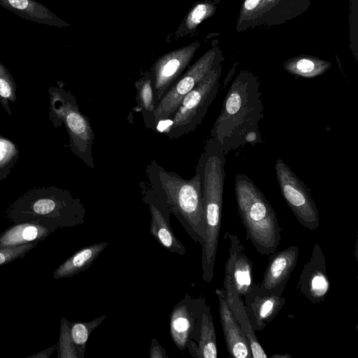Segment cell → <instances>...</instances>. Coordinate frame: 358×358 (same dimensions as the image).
Returning <instances> with one entry per match:
<instances>
[{"mask_svg": "<svg viewBox=\"0 0 358 358\" xmlns=\"http://www.w3.org/2000/svg\"><path fill=\"white\" fill-rule=\"evenodd\" d=\"M224 237L229 245L225 273L229 275L237 293L244 296L255 284L252 262L244 253V246L236 235L227 232Z\"/></svg>", "mask_w": 358, "mask_h": 358, "instance_id": "5bb4252c", "label": "cell"}, {"mask_svg": "<svg viewBox=\"0 0 358 358\" xmlns=\"http://www.w3.org/2000/svg\"><path fill=\"white\" fill-rule=\"evenodd\" d=\"M85 214L80 199L56 186L29 189L6 210V217L13 224L35 222L54 231L83 224Z\"/></svg>", "mask_w": 358, "mask_h": 358, "instance_id": "3957f363", "label": "cell"}, {"mask_svg": "<svg viewBox=\"0 0 358 358\" xmlns=\"http://www.w3.org/2000/svg\"><path fill=\"white\" fill-rule=\"evenodd\" d=\"M38 243L39 242L27 243L15 248H0V266L24 258Z\"/></svg>", "mask_w": 358, "mask_h": 358, "instance_id": "f1b7e54d", "label": "cell"}, {"mask_svg": "<svg viewBox=\"0 0 358 358\" xmlns=\"http://www.w3.org/2000/svg\"><path fill=\"white\" fill-rule=\"evenodd\" d=\"M187 348L194 358H217V341L210 306L205 308L201 320L190 334Z\"/></svg>", "mask_w": 358, "mask_h": 358, "instance_id": "e0dca14e", "label": "cell"}, {"mask_svg": "<svg viewBox=\"0 0 358 358\" xmlns=\"http://www.w3.org/2000/svg\"><path fill=\"white\" fill-rule=\"evenodd\" d=\"M234 187L238 211L248 238L259 254L275 253L281 240V227L275 210L248 176L236 174Z\"/></svg>", "mask_w": 358, "mask_h": 358, "instance_id": "277c9868", "label": "cell"}, {"mask_svg": "<svg viewBox=\"0 0 358 358\" xmlns=\"http://www.w3.org/2000/svg\"><path fill=\"white\" fill-rule=\"evenodd\" d=\"M270 357H271V358H273V357H274V358H280V357L287 358V357H290V355L275 354V355H271Z\"/></svg>", "mask_w": 358, "mask_h": 358, "instance_id": "d6a6232c", "label": "cell"}, {"mask_svg": "<svg viewBox=\"0 0 358 358\" xmlns=\"http://www.w3.org/2000/svg\"><path fill=\"white\" fill-rule=\"evenodd\" d=\"M220 63H221L220 51L217 48H213L186 69L158 102L154 113L156 125L162 121L169 120L182 98Z\"/></svg>", "mask_w": 358, "mask_h": 358, "instance_id": "ba28073f", "label": "cell"}, {"mask_svg": "<svg viewBox=\"0 0 358 358\" xmlns=\"http://www.w3.org/2000/svg\"><path fill=\"white\" fill-rule=\"evenodd\" d=\"M17 85L8 69L0 62V103L8 115L13 114L10 103L17 101Z\"/></svg>", "mask_w": 358, "mask_h": 358, "instance_id": "4316f807", "label": "cell"}, {"mask_svg": "<svg viewBox=\"0 0 358 358\" xmlns=\"http://www.w3.org/2000/svg\"><path fill=\"white\" fill-rule=\"evenodd\" d=\"M263 3L266 4L265 0H245L242 9V14L245 15H250Z\"/></svg>", "mask_w": 358, "mask_h": 358, "instance_id": "4dcf8cb0", "label": "cell"}, {"mask_svg": "<svg viewBox=\"0 0 358 358\" xmlns=\"http://www.w3.org/2000/svg\"><path fill=\"white\" fill-rule=\"evenodd\" d=\"M221 70L220 63L182 98L164 131L169 138H178L191 133L201 124L217 94Z\"/></svg>", "mask_w": 358, "mask_h": 358, "instance_id": "8992f818", "label": "cell"}, {"mask_svg": "<svg viewBox=\"0 0 358 358\" xmlns=\"http://www.w3.org/2000/svg\"><path fill=\"white\" fill-rule=\"evenodd\" d=\"M150 358H169L165 349L159 344L158 341L153 338L149 351Z\"/></svg>", "mask_w": 358, "mask_h": 358, "instance_id": "f546056e", "label": "cell"}, {"mask_svg": "<svg viewBox=\"0 0 358 358\" xmlns=\"http://www.w3.org/2000/svg\"><path fill=\"white\" fill-rule=\"evenodd\" d=\"M299 248L289 246L272 254L258 290L264 294L282 296L287 282L297 264Z\"/></svg>", "mask_w": 358, "mask_h": 358, "instance_id": "7c38bea8", "label": "cell"}, {"mask_svg": "<svg viewBox=\"0 0 358 358\" xmlns=\"http://www.w3.org/2000/svg\"><path fill=\"white\" fill-rule=\"evenodd\" d=\"M215 11V6L210 1H204L195 4L184 17L174 32L166 41L179 40L192 35L199 24L210 17Z\"/></svg>", "mask_w": 358, "mask_h": 358, "instance_id": "603a6c76", "label": "cell"}, {"mask_svg": "<svg viewBox=\"0 0 358 358\" xmlns=\"http://www.w3.org/2000/svg\"><path fill=\"white\" fill-rule=\"evenodd\" d=\"M224 290L227 303L248 339L252 358H266L267 355L252 328L242 296L237 293L227 273L224 278Z\"/></svg>", "mask_w": 358, "mask_h": 358, "instance_id": "ac0fdd59", "label": "cell"}, {"mask_svg": "<svg viewBox=\"0 0 358 358\" xmlns=\"http://www.w3.org/2000/svg\"><path fill=\"white\" fill-rule=\"evenodd\" d=\"M199 47L200 43L195 41L162 55L152 64L150 72L157 105L185 71Z\"/></svg>", "mask_w": 358, "mask_h": 358, "instance_id": "9c48e42d", "label": "cell"}, {"mask_svg": "<svg viewBox=\"0 0 358 358\" xmlns=\"http://www.w3.org/2000/svg\"><path fill=\"white\" fill-rule=\"evenodd\" d=\"M136 110L141 113L143 122L148 129L155 131L154 113L157 107L153 89L152 77L150 71H145L136 81Z\"/></svg>", "mask_w": 358, "mask_h": 358, "instance_id": "7402d4cb", "label": "cell"}, {"mask_svg": "<svg viewBox=\"0 0 358 358\" xmlns=\"http://www.w3.org/2000/svg\"><path fill=\"white\" fill-rule=\"evenodd\" d=\"M215 294L218 299L220 323L229 355L234 358H252L248 339L227 303L224 289H216Z\"/></svg>", "mask_w": 358, "mask_h": 358, "instance_id": "2e32d148", "label": "cell"}, {"mask_svg": "<svg viewBox=\"0 0 358 358\" xmlns=\"http://www.w3.org/2000/svg\"><path fill=\"white\" fill-rule=\"evenodd\" d=\"M244 297L245 308L254 331L263 330L285 304V297L262 294L256 283Z\"/></svg>", "mask_w": 358, "mask_h": 358, "instance_id": "9a60e30c", "label": "cell"}, {"mask_svg": "<svg viewBox=\"0 0 358 358\" xmlns=\"http://www.w3.org/2000/svg\"><path fill=\"white\" fill-rule=\"evenodd\" d=\"M106 317V315H103L88 322L70 323L71 337L80 358H84L86 343L91 333L103 322Z\"/></svg>", "mask_w": 358, "mask_h": 358, "instance_id": "d4e9b609", "label": "cell"}, {"mask_svg": "<svg viewBox=\"0 0 358 358\" xmlns=\"http://www.w3.org/2000/svg\"><path fill=\"white\" fill-rule=\"evenodd\" d=\"M19 158V148L11 140L0 134V182L6 179Z\"/></svg>", "mask_w": 358, "mask_h": 358, "instance_id": "484cf974", "label": "cell"}, {"mask_svg": "<svg viewBox=\"0 0 358 358\" xmlns=\"http://www.w3.org/2000/svg\"><path fill=\"white\" fill-rule=\"evenodd\" d=\"M0 6L22 18L38 24L58 28L70 26L45 6L35 0H0Z\"/></svg>", "mask_w": 358, "mask_h": 358, "instance_id": "d6986e66", "label": "cell"}, {"mask_svg": "<svg viewBox=\"0 0 358 358\" xmlns=\"http://www.w3.org/2000/svg\"><path fill=\"white\" fill-rule=\"evenodd\" d=\"M275 171L282 195L295 217L305 228L317 229L319 212L307 187L281 159H277Z\"/></svg>", "mask_w": 358, "mask_h": 358, "instance_id": "52a82bcc", "label": "cell"}, {"mask_svg": "<svg viewBox=\"0 0 358 358\" xmlns=\"http://www.w3.org/2000/svg\"><path fill=\"white\" fill-rule=\"evenodd\" d=\"M331 66V63L311 56L294 57L284 64L285 69L289 73L306 78L324 73Z\"/></svg>", "mask_w": 358, "mask_h": 358, "instance_id": "cb8c5ba5", "label": "cell"}, {"mask_svg": "<svg viewBox=\"0 0 358 358\" xmlns=\"http://www.w3.org/2000/svg\"><path fill=\"white\" fill-rule=\"evenodd\" d=\"M53 232L51 229L35 222L15 223L0 234V248L40 242Z\"/></svg>", "mask_w": 358, "mask_h": 358, "instance_id": "ffe728a7", "label": "cell"}, {"mask_svg": "<svg viewBox=\"0 0 358 358\" xmlns=\"http://www.w3.org/2000/svg\"><path fill=\"white\" fill-rule=\"evenodd\" d=\"M56 349H57V344H55L40 352L28 356L27 358H48Z\"/></svg>", "mask_w": 358, "mask_h": 358, "instance_id": "1f68e13d", "label": "cell"}, {"mask_svg": "<svg viewBox=\"0 0 358 358\" xmlns=\"http://www.w3.org/2000/svg\"><path fill=\"white\" fill-rule=\"evenodd\" d=\"M207 304L203 297L186 294L173 308L170 314V334L180 351L187 348L189 336L201 320Z\"/></svg>", "mask_w": 358, "mask_h": 358, "instance_id": "8fae6325", "label": "cell"}, {"mask_svg": "<svg viewBox=\"0 0 358 358\" xmlns=\"http://www.w3.org/2000/svg\"><path fill=\"white\" fill-rule=\"evenodd\" d=\"M140 187L142 200L149 207L151 215L150 233L157 242L171 252L182 255L186 249L175 236L169 222L171 212L165 203L146 185L141 182Z\"/></svg>", "mask_w": 358, "mask_h": 358, "instance_id": "30bf717a", "label": "cell"}, {"mask_svg": "<svg viewBox=\"0 0 358 358\" xmlns=\"http://www.w3.org/2000/svg\"><path fill=\"white\" fill-rule=\"evenodd\" d=\"M330 288L325 257L319 243H315L310 260L300 274L298 289L313 303L323 301Z\"/></svg>", "mask_w": 358, "mask_h": 358, "instance_id": "4fadbf2b", "label": "cell"}, {"mask_svg": "<svg viewBox=\"0 0 358 358\" xmlns=\"http://www.w3.org/2000/svg\"><path fill=\"white\" fill-rule=\"evenodd\" d=\"M261 96L257 78L241 71L228 90L210 132V137L219 141L225 155L246 144L249 133L259 131V123L264 117Z\"/></svg>", "mask_w": 358, "mask_h": 358, "instance_id": "6da1fadb", "label": "cell"}, {"mask_svg": "<svg viewBox=\"0 0 358 358\" xmlns=\"http://www.w3.org/2000/svg\"><path fill=\"white\" fill-rule=\"evenodd\" d=\"M70 323L64 317L61 320L59 337L57 343L58 358H80L71 337Z\"/></svg>", "mask_w": 358, "mask_h": 358, "instance_id": "83f0119b", "label": "cell"}, {"mask_svg": "<svg viewBox=\"0 0 358 358\" xmlns=\"http://www.w3.org/2000/svg\"><path fill=\"white\" fill-rule=\"evenodd\" d=\"M49 94V119L55 128L64 125L69 137L68 147L91 169L94 168L92 145L94 134L87 116L80 110L76 97L57 82Z\"/></svg>", "mask_w": 358, "mask_h": 358, "instance_id": "5b68a950", "label": "cell"}, {"mask_svg": "<svg viewBox=\"0 0 358 358\" xmlns=\"http://www.w3.org/2000/svg\"><path fill=\"white\" fill-rule=\"evenodd\" d=\"M101 242L86 246L76 251L54 271L55 279L70 278L87 270L108 245Z\"/></svg>", "mask_w": 358, "mask_h": 358, "instance_id": "44dd1931", "label": "cell"}, {"mask_svg": "<svg viewBox=\"0 0 358 358\" xmlns=\"http://www.w3.org/2000/svg\"><path fill=\"white\" fill-rule=\"evenodd\" d=\"M278 0H265V3H275L276 1H278Z\"/></svg>", "mask_w": 358, "mask_h": 358, "instance_id": "836d02e7", "label": "cell"}, {"mask_svg": "<svg viewBox=\"0 0 358 358\" xmlns=\"http://www.w3.org/2000/svg\"><path fill=\"white\" fill-rule=\"evenodd\" d=\"M145 175L146 185L165 203L191 238L201 245L206 227L198 173L185 179L153 159L147 165Z\"/></svg>", "mask_w": 358, "mask_h": 358, "instance_id": "7a4b0ae2", "label": "cell"}]
</instances>
